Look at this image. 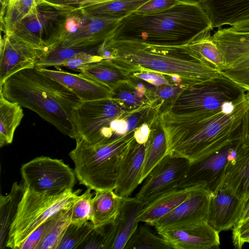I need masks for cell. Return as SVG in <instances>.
<instances>
[{"mask_svg": "<svg viewBox=\"0 0 249 249\" xmlns=\"http://www.w3.org/2000/svg\"><path fill=\"white\" fill-rule=\"evenodd\" d=\"M249 107V91H246L232 107L217 113H175L165 109L158 114V120L165 134L166 155L192 163L242 140L243 123Z\"/></svg>", "mask_w": 249, "mask_h": 249, "instance_id": "6da1fadb", "label": "cell"}, {"mask_svg": "<svg viewBox=\"0 0 249 249\" xmlns=\"http://www.w3.org/2000/svg\"><path fill=\"white\" fill-rule=\"evenodd\" d=\"M110 61L128 76L141 71L176 76L185 87L207 81L220 72L203 62L189 44L159 45L133 40L105 41Z\"/></svg>", "mask_w": 249, "mask_h": 249, "instance_id": "7a4b0ae2", "label": "cell"}, {"mask_svg": "<svg viewBox=\"0 0 249 249\" xmlns=\"http://www.w3.org/2000/svg\"><path fill=\"white\" fill-rule=\"evenodd\" d=\"M213 29L210 19L197 0H182L160 12L130 14L119 20L106 41L133 40L154 45H183Z\"/></svg>", "mask_w": 249, "mask_h": 249, "instance_id": "3957f363", "label": "cell"}, {"mask_svg": "<svg viewBox=\"0 0 249 249\" xmlns=\"http://www.w3.org/2000/svg\"><path fill=\"white\" fill-rule=\"evenodd\" d=\"M0 88L6 99L36 112L72 138V112L81 101L60 83L35 67L14 74Z\"/></svg>", "mask_w": 249, "mask_h": 249, "instance_id": "277c9868", "label": "cell"}, {"mask_svg": "<svg viewBox=\"0 0 249 249\" xmlns=\"http://www.w3.org/2000/svg\"><path fill=\"white\" fill-rule=\"evenodd\" d=\"M134 130L103 144L80 139L69 153L80 184L97 191L114 190L121 164L135 141Z\"/></svg>", "mask_w": 249, "mask_h": 249, "instance_id": "5b68a950", "label": "cell"}, {"mask_svg": "<svg viewBox=\"0 0 249 249\" xmlns=\"http://www.w3.org/2000/svg\"><path fill=\"white\" fill-rule=\"evenodd\" d=\"M80 192V189H71L52 195L37 193L25 186L5 247L19 249L41 224L61 210L71 207L79 197Z\"/></svg>", "mask_w": 249, "mask_h": 249, "instance_id": "8992f818", "label": "cell"}, {"mask_svg": "<svg viewBox=\"0 0 249 249\" xmlns=\"http://www.w3.org/2000/svg\"><path fill=\"white\" fill-rule=\"evenodd\" d=\"M246 91L220 72L207 81L184 88L166 109L175 113H217L232 107Z\"/></svg>", "mask_w": 249, "mask_h": 249, "instance_id": "52a82bcc", "label": "cell"}, {"mask_svg": "<svg viewBox=\"0 0 249 249\" xmlns=\"http://www.w3.org/2000/svg\"><path fill=\"white\" fill-rule=\"evenodd\" d=\"M142 109H128L109 97L81 101L72 112V139L91 144L107 143L115 139L110 127L113 120L128 117Z\"/></svg>", "mask_w": 249, "mask_h": 249, "instance_id": "ba28073f", "label": "cell"}, {"mask_svg": "<svg viewBox=\"0 0 249 249\" xmlns=\"http://www.w3.org/2000/svg\"><path fill=\"white\" fill-rule=\"evenodd\" d=\"M23 183L33 191L52 195L73 189L74 171L62 160L41 156L23 164L20 168Z\"/></svg>", "mask_w": 249, "mask_h": 249, "instance_id": "9c48e42d", "label": "cell"}, {"mask_svg": "<svg viewBox=\"0 0 249 249\" xmlns=\"http://www.w3.org/2000/svg\"><path fill=\"white\" fill-rule=\"evenodd\" d=\"M73 11L37 0V11L23 18L7 35L43 51L61 20Z\"/></svg>", "mask_w": 249, "mask_h": 249, "instance_id": "30bf717a", "label": "cell"}, {"mask_svg": "<svg viewBox=\"0 0 249 249\" xmlns=\"http://www.w3.org/2000/svg\"><path fill=\"white\" fill-rule=\"evenodd\" d=\"M243 145L236 141L213 153L190 163L178 188L205 186L213 193L219 188L228 162L235 158Z\"/></svg>", "mask_w": 249, "mask_h": 249, "instance_id": "8fae6325", "label": "cell"}, {"mask_svg": "<svg viewBox=\"0 0 249 249\" xmlns=\"http://www.w3.org/2000/svg\"><path fill=\"white\" fill-rule=\"evenodd\" d=\"M190 163L185 158L166 155L149 174L135 197L145 205L160 195L178 188Z\"/></svg>", "mask_w": 249, "mask_h": 249, "instance_id": "7c38bea8", "label": "cell"}, {"mask_svg": "<svg viewBox=\"0 0 249 249\" xmlns=\"http://www.w3.org/2000/svg\"><path fill=\"white\" fill-rule=\"evenodd\" d=\"M174 249L218 248L219 232L207 221L166 228L157 231Z\"/></svg>", "mask_w": 249, "mask_h": 249, "instance_id": "4fadbf2b", "label": "cell"}, {"mask_svg": "<svg viewBox=\"0 0 249 249\" xmlns=\"http://www.w3.org/2000/svg\"><path fill=\"white\" fill-rule=\"evenodd\" d=\"M42 52L10 35L1 36L0 84L20 71L36 67Z\"/></svg>", "mask_w": 249, "mask_h": 249, "instance_id": "5bb4252c", "label": "cell"}, {"mask_svg": "<svg viewBox=\"0 0 249 249\" xmlns=\"http://www.w3.org/2000/svg\"><path fill=\"white\" fill-rule=\"evenodd\" d=\"M213 193L198 185L191 196L153 225L157 231L178 225L207 221Z\"/></svg>", "mask_w": 249, "mask_h": 249, "instance_id": "9a60e30c", "label": "cell"}, {"mask_svg": "<svg viewBox=\"0 0 249 249\" xmlns=\"http://www.w3.org/2000/svg\"><path fill=\"white\" fill-rule=\"evenodd\" d=\"M212 38L223 56L225 70L249 68V32L221 27Z\"/></svg>", "mask_w": 249, "mask_h": 249, "instance_id": "2e32d148", "label": "cell"}, {"mask_svg": "<svg viewBox=\"0 0 249 249\" xmlns=\"http://www.w3.org/2000/svg\"><path fill=\"white\" fill-rule=\"evenodd\" d=\"M244 200L229 188L219 187L211 197L208 223L219 233L233 228L239 221Z\"/></svg>", "mask_w": 249, "mask_h": 249, "instance_id": "e0dca14e", "label": "cell"}, {"mask_svg": "<svg viewBox=\"0 0 249 249\" xmlns=\"http://www.w3.org/2000/svg\"><path fill=\"white\" fill-rule=\"evenodd\" d=\"M37 68L41 73L65 86L82 102L107 98L110 95L111 90L109 88L80 72L73 73L60 69Z\"/></svg>", "mask_w": 249, "mask_h": 249, "instance_id": "ac0fdd59", "label": "cell"}, {"mask_svg": "<svg viewBox=\"0 0 249 249\" xmlns=\"http://www.w3.org/2000/svg\"><path fill=\"white\" fill-rule=\"evenodd\" d=\"M87 17V21L80 28L55 46L87 47L101 45L109 37L120 20Z\"/></svg>", "mask_w": 249, "mask_h": 249, "instance_id": "d6986e66", "label": "cell"}, {"mask_svg": "<svg viewBox=\"0 0 249 249\" xmlns=\"http://www.w3.org/2000/svg\"><path fill=\"white\" fill-rule=\"evenodd\" d=\"M146 144L136 141L124 158L119 171L115 193L123 197H129L141 183Z\"/></svg>", "mask_w": 249, "mask_h": 249, "instance_id": "ffe728a7", "label": "cell"}, {"mask_svg": "<svg viewBox=\"0 0 249 249\" xmlns=\"http://www.w3.org/2000/svg\"><path fill=\"white\" fill-rule=\"evenodd\" d=\"M213 28L233 25L249 19V0H198Z\"/></svg>", "mask_w": 249, "mask_h": 249, "instance_id": "44dd1931", "label": "cell"}, {"mask_svg": "<svg viewBox=\"0 0 249 249\" xmlns=\"http://www.w3.org/2000/svg\"><path fill=\"white\" fill-rule=\"evenodd\" d=\"M197 186L177 188L158 196L145 204L139 221L152 226L187 199Z\"/></svg>", "mask_w": 249, "mask_h": 249, "instance_id": "7402d4cb", "label": "cell"}, {"mask_svg": "<svg viewBox=\"0 0 249 249\" xmlns=\"http://www.w3.org/2000/svg\"><path fill=\"white\" fill-rule=\"evenodd\" d=\"M144 206L136 197L124 198L120 213L113 222L115 238L111 249H124L139 226V216Z\"/></svg>", "mask_w": 249, "mask_h": 249, "instance_id": "603a6c76", "label": "cell"}, {"mask_svg": "<svg viewBox=\"0 0 249 249\" xmlns=\"http://www.w3.org/2000/svg\"><path fill=\"white\" fill-rule=\"evenodd\" d=\"M220 186L229 188L242 199L249 195V146L243 144L235 158L228 162Z\"/></svg>", "mask_w": 249, "mask_h": 249, "instance_id": "cb8c5ba5", "label": "cell"}, {"mask_svg": "<svg viewBox=\"0 0 249 249\" xmlns=\"http://www.w3.org/2000/svg\"><path fill=\"white\" fill-rule=\"evenodd\" d=\"M109 98L117 101L129 110L142 109L154 106L157 99L152 89L136 84L130 79L111 91Z\"/></svg>", "mask_w": 249, "mask_h": 249, "instance_id": "d4e9b609", "label": "cell"}, {"mask_svg": "<svg viewBox=\"0 0 249 249\" xmlns=\"http://www.w3.org/2000/svg\"><path fill=\"white\" fill-rule=\"evenodd\" d=\"M124 198L118 196L112 190L95 191L92 199L90 221L94 227L113 223L120 213Z\"/></svg>", "mask_w": 249, "mask_h": 249, "instance_id": "484cf974", "label": "cell"}, {"mask_svg": "<svg viewBox=\"0 0 249 249\" xmlns=\"http://www.w3.org/2000/svg\"><path fill=\"white\" fill-rule=\"evenodd\" d=\"M150 0H110L81 9L85 15L114 20H121L135 12Z\"/></svg>", "mask_w": 249, "mask_h": 249, "instance_id": "4316f807", "label": "cell"}, {"mask_svg": "<svg viewBox=\"0 0 249 249\" xmlns=\"http://www.w3.org/2000/svg\"><path fill=\"white\" fill-rule=\"evenodd\" d=\"M25 190L21 182H15L8 195L0 196V248H5L11 226L17 213Z\"/></svg>", "mask_w": 249, "mask_h": 249, "instance_id": "83f0119b", "label": "cell"}, {"mask_svg": "<svg viewBox=\"0 0 249 249\" xmlns=\"http://www.w3.org/2000/svg\"><path fill=\"white\" fill-rule=\"evenodd\" d=\"M79 72L111 90L130 79L111 61L104 59L85 66Z\"/></svg>", "mask_w": 249, "mask_h": 249, "instance_id": "f1b7e54d", "label": "cell"}, {"mask_svg": "<svg viewBox=\"0 0 249 249\" xmlns=\"http://www.w3.org/2000/svg\"><path fill=\"white\" fill-rule=\"evenodd\" d=\"M23 116L22 107L6 99L0 92V147L12 142L15 132Z\"/></svg>", "mask_w": 249, "mask_h": 249, "instance_id": "f546056e", "label": "cell"}, {"mask_svg": "<svg viewBox=\"0 0 249 249\" xmlns=\"http://www.w3.org/2000/svg\"><path fill=\"white\" fill-rule=\"evenodd\" d=\"M151 126V132L145 144V150L141 182L146 179L155 166L165 156L166 139L157 117V126Z\"/></svg>", "mask_w": 249, "mask_h": 249, "instance_id": "4dcf8cb0", "label": "cell"}, {"mask_svg": "<svg viewBox=\"0 0 249 249\" xmlns=\"http://www.w3.org/2000/svg\"><path fill=\"white\" fill-rule=\"evenodd\" d=\"M189 45L192 50L205 63L222 71L226 69L223 56L212 38L211 31L196 38Z\"/></svg>", "mask_w": 249, "mask_h": 249, "instance_id": "1f68e13d", "label": "cell"}, {"mask_svg": "<svg viewBox=\"0 0 249 249\" xmlns=\"http://www.w3.org/2000/svg\"><path fill=\"white\" fill-rule=\"evenodd\" d=\"M102 45L87 47H64L54 46L42 51L36 67L38 68L61 67L66 60L83 52L98 53Z\"/></svg>", "mask_w": 249, "mask_h": 249, "instance_id": "d6a6232c", "label": "cell"}, {"mask_svg": "<svg viewBox=\"0 0 249 249\" xmlns=\"http://www.w3.org/2000/svg\"><path fill=\"white\" fill-rule=\"evenodd\" d=\"M37 0H12L7 6L4 17L0 19L1 31L10 34L16 25L27 16L36 13Z\"/></svg>", "mask_w": 249, "mask_h": 249, "instance_id": "836d02e7", "label": "cell"}, {"mask_svg": "<svg viewBox=\"0 0 249 249\" xmlns=\"http://www.w3.org/2000/svg\"><path fill=\"white\" fill-rule=\"evenodd\" d=\"M171 246L161 236L143 225L138 227L124 249H171Z\"/></svg>", "mask_w": 249, "mask_h": 249, "instance_id": "e575fe53", "label": "cell"}, {"mask_svg": "<svg viewBox=\"0 0 249 249\" xmlns=\"http://www.w3.org/2000/svg\"><path fill=\"white\" fill-rule=\"evenodd\" d=\"M72 206L60 212L58 219L46 233L37 249H58L64 233L71 223Z\"/></svg>", "mask_w": 249, "mask_h": 249, "instance_id": "d590c367", "label": "cell"}, {"mask_svg": "<svg viewBox=\"0 0 249 249\" xmlns=\"http://www.w3.org/2000/svg\"><path fill=\"white\" fill-rule=\"evenodd\" d=\"M94 228L90 221L81 225L71 223L64 233L58 249H79Z\"/></svg>", "mask_w": 249, "mask_h": 249, "instance_id": "8d00e7d4", "label": "cell"}, {"mask_svg": "<svg viewBox=\"0 0 249 249\" xmlns=\"http://www.w3.org/2000/svg\"><path fill=\"white\" fill-rule=\"evenodd\" d=\"M114 238L113 223L94 227L79 249H111Z\"/></svg>", "mask_w": 249, "mask_h": 249, "instance_id": "74e56055", "label": "cell"}, {"mask_svg": "<svg viewBox=\"0 0 249 249\" xmlns=\"http://www.w3.org/2000/svg\"><path fill=\"white\" fill-rule=\"evenodd\" d=\"M91 189L87 188L84 193L79 195L73 204L71 213V223L83 224L91 221L92 216Z\"/></svg>", "mask_w": 249, "mask_h": 249, "instance_id": "f35d334b", "label": "cell"}, {"mask_svg": "<svg viewBox=\"0 0 249 249\" xmlns=\"http://www.w3.org/2000/svg\"><path fill=\"white\" fill-rule=\"evenodd\" d=\"M60 212L37 227L24 241L19 249H37L38 245L46 233L58 219Z\"/></svg>", "mask_w": 249, "mask_h": 249, "instance_id": "ab89813d", "label": "cell"}, {"mask_svg": "<svg viewBox=\"0 0 249 249\" xmlns=\"http://www.w3.org/2000/svg\"><path fill=\"white\" fill-rule=\"evenodd\" d=\"M102 59H103V58L99 54L83 52L65 61L61 67H66L79 71L85 66Z\"/></svg>", "mask_w": 249, "mask_h": 249, "instance_id": "60d3db41", "label": "cell"}, {"mask_svg": "<svg viewBox=\"0 0 249 249\" xmlns=\"http://www.w3.org/2000/svg\"><path fill=\"white\" fill-rule=\"evenodd\" d=\"M128 77L132 80H140L145 81L154 87L166 84H174L170 76L152 71H141L131 73Z\"/></svg>", "mask_w": 249, "mask_h": 249, "instance_id": "b9f144b4", "label": "cell"}, {"mask_svg": "<svg viewBox=\"0 0 249 249\" xmlns=\"http://www.w3.org/2000/svg\"><path fill=\"white\" fill-rule=\"evenodd\" d=\"M181 1L182 0H150L134 12L140 15L154 14L170 8Z\"/></svg>", "mask_w": 249, "mask_h": 249, "instance_id": "7bdbcfd3", "label": "cell"}, {"mask_svg": "<svg viewBox=\"0 0 249 249\" xmlns=\"http://www.w3.org/2000/svg\"><path fill=\"white\" fill-rule=\"evenodd\" d=\"M232 240L234 247L239 249L249 243V217L233 227Z\"/></svg>", "mask_w": 249, "mask_h": 249, "instance_id": "ee69618b", "label": "cell"}, {"mask_svg": "<svg viewBox=\"0 0 249 249\" xmlns=\"http://www.w3.org/2000/svg\"><path fill=\"white\" fill-rule=\"evenodd\" d=\"M184 88L186 87L180 85L166 84L151 89L157 101L161 100L162 103L166 100L170 102Z\"/></svg>", "mask_w": 249, "mask_h": 249, "instance_id": "f6af8a7d", "label": "cell"}, {"mask_svg": "<svg viewBox=\"0 0 249 249\" xmlns=\"http://www.w3.org/2000/svg\"><path fill=\"white\" fill-rule=\"evenodd\" d=\"M220 72L240 87L249 91V68L225 70Z\"/></svg>", "mask_w": 249, "mask_h": 249, "instance_id": "bcb514c9", "label": "cell"}, {"mask_svg": "<svg viewBox=\"0 0 249 249\" xmlns=\"http://www.w3.org/2000/svg\"><path fill=\"white\" fill-rule=\"evenodd\" d=\"M45 2L67 7L73 10L110 0H41Z\"/></svg>", "mask_w": 249, "mask_h": 249, "instance_id": "7dc6e473", "label": "cell"}, {"mask_svg": "<svg viewBox=\"0 0 249 249\" xmlns=\"http://www.w3.org/2000/svg\"><path fill=\"white\" fill-rule=\"evenodd\" d=\"M151 132L150 124L144 123L134 129L135 141L140 144H146Z\"/></svg>", "mask_w": 249, "mask_h": 249, "instance_id": "c3c4849f", "label": "cell"}, {"mask_svg": "<svg viewBox=\"0 0 249 249\" xmlns=\"http://www.w3.org/2000/svg\"><path fill=\"white\" fill-rule=\"evenodd\" d=\"M249 217V195L245 198L242 213L238 223L242 222Z\"/></svg>", "mask_w": 249, "mask_h": 249, "instance_id": "681fc988", "label": "cell"}, {"mask_svg": "<svg viewBox=\"0 0 249 249\" xmlns=\"http://www.w3.org/2000/svg\"><path fill=\"white\" fill-rule=\"evenodd\" d=\"M242 132V141H243L249 137V107L244 119Z\"/></svg>", "mask_w": 249, "mask_h": 249, "instance_id": "f907efd6", "label": "cell"}, {"mask_svg": "<svg viewBox=\"0 0 249 249\" xmlns=\"http://www.w3.org/2000/svg\"><path fill=\"white\" fill-rule=\"evenodd\" d=\"M12 0H0L1 2V11L0 18L4 17L6 8L7 6L10 3Z\"/></svg>", "mask_w": 249, "mask_h": 249, "instance_id": "816d5d0a", "label": "cell"}, {"mask_svg": "<svg viewBox=\"0 0 249 249\" xmlns=\"http://www.w3.org/2000/svg\"><path fill=\"white\" fill-rule=\"evenodd\" d=\"M242 142L244 146H249V137L245 139Z\"/></svg>", "mask_w": 249, "mask_h": 249, "instance_id": "f5cc1de1", "label": "cell"}, {"mask_svg": "<svg viewBox=\"0 0 249 249\" xmlns=\"http://www.w3.org/2000/svg\"></svg>", "mask_w": 249, "mask_h": 249, "instance_id": "db71d44e", "label": "cell"}]
</instances>
